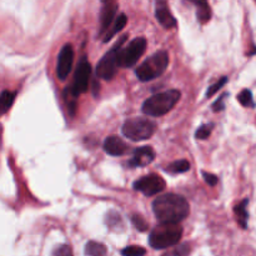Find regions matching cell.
Returning a JSON list of instances; mask_svg holds the SVG:
<instances>
[{
  "instance_id": "6da1fadb",
  "label": "cell",
  "mask_w": 256,
  "mask_h": 256,
  "mask_svg": "<svg viewBox=\"0 0 256 256\" xmlns=\"http://www.w3.org/2000/svg\"><path fill=\"white\" fill-rule=\"evenodd\" d=\"M153 210L160 223L179 224L188 218L190 206L186 199L176 194H165L156 198L153 202Z\"/></svg>"
},
{
  "instance_id": "7a4b0ae2",
  "label": "cell",
  "mask_w": 256,
  "mask_h": 256,
  "mask_svg": "<svg viewBox=\"0 0 256 256\" xmlns=\"http://www.w3.org/2000/svg\"><path fill=\"white\" fill-rule=\"evenodd\" d=\"M183 236V228L179 224L160 223L150 232L149 244L154 249H167L176 245Z\"/></svg>"
},
{
  "instance_id": "3957f363",
  "label": "cell",
  "mask_w": 256,
  "mask_h": 256,
  "mask_svg": "<svg viewBox=\"0 0 256 256\" xmlns=\"http://www.w3.org/2000/svg\"><path fill=\"white\" fill-rule=\"evenodd\" d=\"M179 90H167L147 99L142 105V113L149 116H161L169 113L180 100Z\"/></svg>"
},
{
  "instance_id": "277c9868",
  "label": "cell",
  "mask_w": 256,
  "mask_h": 256,
  "mask_svg": "<svg viewBox=\"0 0 256 256\" xmlns=\"http://www.w3.org/2000/svg\"><path fill=\"white\" fill-rule=\"evenodd\" d=\"M169 65V55L167 52H158L137 69V77L142 82H150L159 78Z\"/></svg>"
},
{
  "instance_id": "5b68a950",
  "label": "cell",
  "mask_w": 256,
  "mask_h": 256,
  "mask_svg": "<svg viewBox=\"0 0 256 256\" xmlns=\"http://www.w3.org/2000/svg\"><path fill=\"white\" fill-rule=\"evenodd\" d=\"M156 125L154 121L145 117H134L126 120L123 125V134L133 142H142L153 137Z\"/></svg>"
},
{
  "instance_id": "8992f818",
  "label": "cell",
  "mask_w": 256,
  "mask_h": 256,
  "mask_svg": "<svg viewBox=\"0 0 256 256\" xmlns=\"http://www.w3.org/2000/svg\"><path fill=\"white\" fill-rule=\"evenodd\" d=\"M126 38H128V35H124L123 38L120 39L114 47H113V49L109 50L107 54L104 55L103 59L99 61L98 66H96V75H98V78L104 80H112L113 78L115 77L117 68H120L119 52L120 49L123 48V44L125 43Z\"/></svg>"
},
{
  "instance_id": "52a82bcc",
  "label": "cell",
  "mask_w": 256,
  "mask_h": 256,
  "mask_svg": "<svg viewBox=\"0 0 256 256\" xmlns=\"http://www.w3.org/2000/svg\"><path fill=\"white\" fill-rule=\"evenodd\" d=\"M146 49V40L144 38H135L119 52L120 68H131L138 63Z\"/></svg>"
},
{
  "instance_id": "ba28073f",
  "label": "cell",
  "mask_w": 256,
  "mask_h": 256,
  "mask_svg": "<svg viewBox=\"0 0 256 256\" xmlns=\"http://www.w3.org/2000/svg\"><path fill=\"white\" fill-rule=\"evenodd\" d=\"M134 189L140 191L145 197H154L165 189V181L158 174H149L134 183Z\"/></svg>"
},
{
  "instance_id": "9c48e42d",
  "label": "cell",
  "mask_w": 256,
  "mask_h": 256,
  "mask_svg": "<svg viewBox=\"0 0 256 256\" xmlns=\"http://www.w3.org/2000/svg\"><path fill=\"white\" fill-rule=\"evenodd\" d=\"M90 75H91V66H90L86 57H83L79 65H78L77 71H75L73 85H71L70 87L71 93H73L74 95L79 96L80 94L86 91L87 87H89Z\"/></svg>"
},
{
  "instance_id": "30bf717a",
  "label": "cell",
  "mask_w": 256,
  "mask_h": 256,
  "mask_svg": "<svg viewBox=\"0 0 256 256\" xmlns=\"http://www.w3.org/2000/svg\"><path fill=\"white\" fill-rule=\"evenodd\" d=\"M74 61V49L70 44H66L61 48L57 57V75L60 80H65L69 77Z\"/></svg>"
},
{
  "instance_id": "8fae6325",
  "label": "cell",
  "mask_w": 256,
  "mask_h": 256,
  "mask_svg": "<svg viewBox=\"0 0 256 256\" xmlns=\"http://www.w3.org/2000/svg\"><path fill=\"white\" fill-rule=\"evenodd\" d=\"M155 158V151L151 146H142L138 147L134 151L133 159L130 160V167L138 168V167H146Z\"/></svg>"
},
{
  "instance_id": "7c38bea8",
  "label": "cell",
  "mask_w": 256,
  "mask_h": 256,
  "mask_svg": "<svg viewBox=\"0 0 256 256\" xmlns=\"http://www.w3.org/2000/svg\"><path fill=\"white\" fill-rule=\"evenodd\" d=\"M117 10V4L115 0L104 3V8L100 15V33H105L115 22V14Z\"/></svg>"
},
{
  "instance_id": "4fadbf2b",
  "label": "cell",
  "mask_w": 256,
  "mask_h": 256,
  "mask_svg": "<svg viewBox=\"0 0 256 256\" xmlns=\"http://www.w3.org/2000/svg\"><path fill=\"white\" fill-rule=\"evenodd\" d=\"M155 15L158 22L160 25H163L165 29H171L176 25V20H175L174 15L170 13L169 8H168L165 0H158L155 9Z\"/></svg>"
},
{
  "instance_id": "5bb4252c",
  "label": "cell",
  "mask_w": 256,
  "mask_h": 256,
  "mask_svg": "<svg viewBox=\"0 0 256 256\" xmlns=\"http://www.w3.org/2000/svg\"><path fill=\"white\" fill-rule=\"evenodd\" d=\"M126 144L117 137H109L104 142V150L109 155L120 156L126 151Z\"/></svg>"
},
{
  "instance_id": "9a60e30c",
  "label": "cell",
  "mask_w": 256,
  "mask_h": 256,
  "mask_svg": "<svg viewBox=\"0 0 256 256\" xmlns=\"http://www.w3.org/2000/svg\"><path fill=\"white\" fill-rule=\"evenodd\" d=\"M186 1L197 6L198 19L201 24H205L211 19V9H210L207 0H186Z\"/></svg>"
},
{
  "instance_id": "2e32d148",
  "label": "cell",
  "mask_w": 256,
  "mask_h": 256,
  "mask_svg": "<svg viewBox=\"0 0 256 256\" xmlns=\"http://www.w3.org/2000/svg\"><path fill=\"white\" fill-rule=\"evenodd\" d=\"M126 22H128V18H126L125 14H120L119 17L115 19V22L113 23L112 27L109 28V30L107 31V34H105V38H104V41L107 43V41H109L110 39L113 38L114 35H116L119 31H121V30L125 28L126 25Z\"/></svg>"
},
{
  "instance_id": "e0dca14e",
  "label": "cell",
  "mask_w": 256,
  "mask_h": 256,
  "mask_svg": "<svg viewBox=\"0 0 256 256\" xmlns=\"http://www.w3.org/2000/svg\"><path fill=\"white\" fill-rule=\"evenodd\" d=\"M248 202H249L248 199L243 200L240 204H237L236 206H235V210H234L235 215H236V219H237V223H239V225L243 228V229H246V227H248L249 213L248 210H246Z\"/></svg>"
},
{
  "instance_id": "ac0fdd59",
  "label": "cell",
  "mask_w": 256,
  "mask_h": 256,
  "mask_svg": "<svg viewBox=\"0 0 256 256\" xmlns=\"http://www.w3.org/2000/svg\"><path fill=\"white\" fill-rule=\"evenodd\" d=\"M107 246L98 241H89L85 245V255L86 256H107Z\"/></svg>"
},
{
  "instance_id": "d6986e66",
  "label": "cell",
  "mask_w": 256,
  "mask_h": 256,
  "mask_svg": "<svg viewBox=\"0 0 256 256\" xmlns=\"http://www.w3.org/2000/svg\"><path fill=\"white\" fill-rule=\"evenodd\" d=\"M189 169H190V164L188 160L174 161L167 167V171L171 174H181V172H186Z\"/></svg>"
},
{
  "instance_id": "ffe728a7",
  "label": "cell",
  "mask_w": 256,
  "mask_h": 256,
  "mask_svg": "<svg viewBox=\"0 0 256 256\" xmlns=\"http://www.w3.org/2000/svg\"><path fill=\"white\" fill-rule=\"evenodd\" d=\"M15 95L17 94L14 91H9V90H4L1 93V110H3V114L11 108L14 100H15Z\"/></svg>"
},
{
  "instance_id": "44dd1931",
  "label": "cell",
  "mask_w": 256,
  "mask_h": 256,
  "mask_svg": "<svg viewBox=\"0 0 256 256\" xmlns=\"http://www.w3.org/2000/svg\"><path fill=\"white\" fill-rule=\"evenodd\" d=\"M237 100H239V103L241 104V105H244V107L246 108L254 107V105H255L253 100V94H251L250 90L248 89L243 90V91L237 95Z\"/></svg>"
},
{
  "instance_id": "7402d4cb",
  "label": "cell",
  "mask_w": 256,
  "mask_h": 256,
  "mask_svg": "<svg viewBox=\"0 0 256 256\" xmlns=\"http://www.w3.org/2000/svg\"><path fill=\"white\" fill-rule=\"evenodd\" d=\"M64 96H65V101H66V105H68L69 114L74 115L75 114V109H77V96L71 93L70 89L65 90Z\"/></svg>"
},
{
  "instance_id": "603a6c76",
  "label": "cell",
  "mask_w": 256,
  "mask_h": 256,
  "mask_svg": "<svg viewBox=\"0 0 256 256\" xmlns=\"http://www.w3.org/2000/svg\"><path fill=\"white\" fill-rule=\"evenodd\" d=\"M107 224L109 229L114 230V229H119L120 225H121V216L119 214H116L115 211H110L109 214L107 215Z\"/></svg>"
},
{
  "instance_id": "cb8c5ba5",
  "label": "cell",
  "mask_w": 256,
  "mask_h": 256,
  "mask_svg": "<svg viewBox=\"0 0 256 256\" xmlns=\"http://www.w3.org/2000/svg\"><path fill=\"white\" fill-rule=\"evenodd\" d=\"M189 254H190V245L189 244H183V245L170 250L169 253H165L163 256H188Z\"/></svg>"
},
{
  "instance_id": "d4e9b609",
  "label": "cell",
  "mask_w": 256,
  "mask_h": 256,
  "mask_svg": "<svg viewBox=\"0 0 256 256\" xmlns=\"http://www.w3.org/2000/svg\"><path fill=\"white\" fill-rule=\"evenodd\" d=\"M146 250L142 246H138V245H133V246H128V248L124 249L121 251L124 256H144Z\"/></svg>"
},
{
  "instance_id": "484cf974",
  "label": "cell",
  "mask_w": 256,
  "mask_h": 256,
  "mask_svg": "<svg viewBox=\"0 0 256 256\" xmlns=\"http://www.w3.org/2000/svg\"><path fill=\"white\" fill-rule=\"evenodd\" d=\"M213 124H205V125H201L198 129L197 133H195V137L201 140L207 139L210 134H211V131H213Z\"/></svg>"
},
{
  "instance_id": "4316f807",
  "label": "cell",
  "mask_w": 256,
  "mask_h": 256,
  "mask_svg": "<svg viewBox=\"0 0 256 256\" xmlns=\"http://www.w3.org/2000/svg\"><path fill=\"white\" fill-rule=\"evenodd\" d=\"M131 221H133L134 227L137 228L138 230H140V231H145V230H147V228H149L145 219L140 215H133L131 216Z\"/></svg>"
},
{
  "instance_id": "83f0119b",
  "label": "cell",
  "mask_w": 256,
  "mask_h": 256,
  "mask_svg": "<svg viewBox=\"0 0 256 256\" xmlns=\"http://www.w3.org/2000/svg\"><path fill=\"white\" fill-rule=\"evenodd\" d=\"M52 256H74L69 245H59L53 250Z\"/></svg>"
},
{
  "instance_id": "f1b7e54d",
  "label": "cell",
  "mask_w": 256,
  "mask_h": 256,
  "mask_svg": "<svg viewBox=\"0 0 256 256\" xmlns=\"http://www.w3.org/2000/svg\"><path fill=\"white\" fill-rule=\"evenodd\" d=\"M227 83H228V78L227 77H223L220 80H219L218 83H215V84H214V85L209 86V89H207V93H206V98H210V96H213L214 94H215L219 89H221V87H223L224 85L227 84Z\"/></svg>"
},
{
  "instance_id": "f546056e",
  "label": "cell",
  "mask_w": 256,
  "mask_h": 256,
  "mask_svg": "<svg viewBox=\"0 0 256 256\" xmlns=\"http://www.w3.org/2000/svg\"><path fill=\"white\" fill-rule=\"evenodd\" d=\"M202 176H204L205 181H206L210 186H215L216 184H218V177H216L214 174H210V172L204 171L202 172Z\"/></svg>"
},
{
  "instance_id": "4dcf8cb0",
  "label": "cell",
  "mask_w": 256,
  "mask_h": 256,
  "mask_svg": "<svg viewBox=\"0 0 256 256\" xmlns=\"http://www.w3.org/2000/svg\"><path fill=\"white\" fill-rule=\"evenodd\" d=\"M228 94H224L221 98H219L218 100L215 101V103L213 104V110L214 112H221V110H224V108H225V105H224V101H225V98H227Z\"/></svg>"
},
{
  "instance_id": "1f68e13d",
  "label": "cell",
  "mask_w": 256,
  "mask_h": 256,
  "mask_svg": "<svg viewBox=\"0 0 256 256\" xmlns=\"http://www.w3.org/2000/svg\"><path fill=\"white\" fill-rule=\"evenodd\" d=\"M103 3H107V1H110V0H101Z\"/></svg>"
},
{
  "instance_id": "d6a6232c",
  "label": "cell",
  "mask_w": 256,
  "mask_h": 256,
  "mask_svg": "<svg viewBox=\"0 0 256 256\" xmlns=\"http://www.w3.org/2000/svg\"><path fill=\"white\" fill-rule=\"evenodd\" d=\"M255 1H256V0H255Z\"/></svg>"
}]
</instances>
